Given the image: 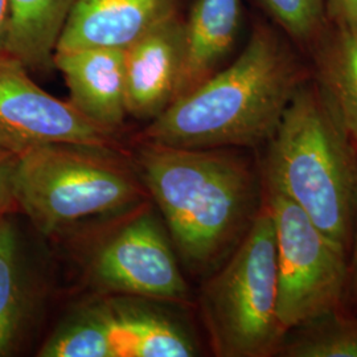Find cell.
Returning a JSON list of instances; mask_svg holds the SVG:
<instances>
[{
	"label": "cell",
	"instance_id": "6da1fadb",
	"mask_svg": "<svg viewBox=\"0 0 357 357\" xmlns=\"http://www.w3.org/2000/svg\"><path fill=\"white\" fill-rule=\"evenodd\" d=\"M306 81L291 50L257 24L240 56L149 122L137 141L180 149L257 147L271 139Z\"/></svg>",
	"mask_w": 357,
	"mask_h": 357
},
{
	"label": "cell",
	"instance_id": "7a4b0ae2",
	"mask_svg": "<svg viewBox=\"0 0 357 357\" xmlns=\"http://www.w3.org/2000/svg\"><path fill=\"white\" fill-rule=\"evenodd\" d=\"M135 167L166 221L176 255L204 271L240 243L255 218V176L225 149L139 142Z\"/></svg>",
	"mask_w": 357,
	"mask_h": 357
},
{
	"label": "cell",
	"instance_id": "3957f363",
	"mask_svg": "<svg viewBox=\"0 0 357 357\" xmlns=\"http://www.w3.org/2000/svg\"><path fill=\"white\" fill-rule=\"evenodd\" d=\"M354 146L318 82L305 81L268 141L265 167L268 191L293 200L345 250L355 221Z\"/></svg>",
	"mask_w": 357,
	"mask_h": 357
},
{
	"label": "cell",
	"instance_id": "277c9868",
	"mask_svg": "<svg viewBox=\"0 0 357 357\" xmlns=\"http://www.w3.org/2000/svg\"><path fill=\"white\" fill-rule=\"evenodd\" d=\"M13 196L17 211L45 236L138 209L149 193L121 150L53 143L17 155Z\"/></svg>",
	"mask_w": 357,
	"mask_h": 357
},
{
	"label": "cell",
	"instance_id": "5b68a950",
	"mask_svg": "<svg viewBox=\"0 0 357 357\" xmlns=\"http://www.w3.org/2000/svg\"><path fill=\"white\" fill-rule=\"evenodd\" d=\"M277 302L275 229L264 203L224 268L203 290V315L217 356L277 355L286 337Z\"/></svg>",
	"mask_w": 357,
	"mask_h": 357
},
{
	"label": "cell",
	"instance_id": "8992f818",
	"mask_svg": "<svg viewBox=\"0 0 357 357\" xmlns=\"http://www.w3.org/2000/svg\"><path fill=\"white\" fill-rule=\"evenodd\" d=\"M266 203L277 243V312L287 335L339 310L349 275L347 250L280 192L268 191Z\"/></svg>",
	"mask_w": 357,
	"mask_h": 357
},
{
	"label": "cell",
	"instance_id": "52a82bcc",
	"mask_svg": "<svg viewBox=\"0 0 357 357\" xmlns=\"http://www.w3.org/2000/svg\"><path fill=\"white\" fill-rule=\"evenodd\" d=\"M89 271L91 282L105 293L169 302H184L188 296L174 243L143 206L103 241Z\"/></svg>",
	"mask_w": 357,
	"mask_h": 357
},
{
	"label": "cell",
	"instance_id": "ba28073f",
	"mask_svg": "<svg viewBox=\"0 0 357 357\" xmlns=\"http://www.w3.org/2000/svg\"><path fill=\"white\" fill-rule=\"evenodd\" d=\"M53 143L122 150L119 138L85 118L69 101L40 88L19 60L0 53V149L20 155Z\"/></svg>",
	"mask_w": 357,
	"mask_h": 357
},
{
	"label": "cell",
	"instance_id": "9c48e42d",
	"mask_svg": "<svg viewBox=\"0 0 357 357\" xmlns=\"http://www.w3.org/2000/svg\"><path fill=\"white\" fill-rule=\"evenodd\" d=\"M184 60V15L155 26L125 48L128 113L151 122L175 101Z\"/></svg>",
	"mask_w": 357,
	"mask_h": 357
},
{
	"label": "cell",
	"instance_id": "30bf717a",
	"mask_svg": "<svg viewBox=\"0 0 357 357\" xmlns=\"http://www.w3.org/2000/svg\"><path fill=\"white\" fill-rule=\"evenodd\" d=\"M53 65L64 77L72 106L118 137L128 116L125 50L89 47L56 52Z\"/></svg>",
	"mask_w": 357,
	"mask_h": 357
},
{
	"label": "cell",
	"instance_id": "8fae6325",
	"mask_svg": "<svg viewBox=\"0 0 357 357\" xmlns=\"http://www.w3.org/2000/svg\"><path fill=\"white\" fill-rule=\"evenodd\" d=\"M183 1L76 0L56 52L89 47L125 50L155 26L180 15Z\"/></svg>",
	"mask_w": 357,
	"mask_h": 357
},
{
	"label": "cell",
	"instance_id": "7c38bea8",
	"mask_svg": "<svg viewBox=\"0 0 357 357\" xmlns=\"http://www.w3.org/2000/svg\"><path fill=\"white\" fill-rule=\"evenodd\" d=\"M243 0H193L184 16V60L175 101L220 70L236 45Z\"/></svg>",
	"mask_w": 357,
	"mask_h": 357
},
{
	"label": "cell",
	"instance_id": "4fadbf2b",
	"mask_svg": "<svg viewBox=\"0 0 357 357\" xmlns=\"http://www.w3.org/2000/svg\"><path fill=\"white\" fill-rule=\"evenodd\" d=\"M101 305L116 357H191L197 354L190 336L163 314L122 302Z\"/></svg>",
	"mask_w": 357,
	"mask_h": 357
},
{
	"label": "cell",
	"instance_id": "5bb4252c",
	"mask_svg": "<svg viewBox=\"0 0 357 357\" xmlns=\"http://www.w3.org/2000/svg\"><path fill=\"white\" fill-rule=\"evenodd\" d=\"M76 0H10L7 54L31 73L47 75L54 69L57 43Z\"/></svg>",
	"mask_w": 357,
	"mask_h": 357
},
{
	"label": "cell",
	"instance_id": "9a60e30c",
	"mask_svg": "<svg viewBox=\"0 0 357 357\" xmlns=\"http://www.w3.org/2000/svg\"><path fill=\"white\" fill-rule=\"evenodd\" d=\"M13 215L0 220V357L15 351L29 311L20 233Z\"/></svg>",
	"mask_w": 357,
	"mask_h": 357
},
{
	"label": "cell",
	"instance_id": "2e32d148",
	"mask_svg": "<svg viewBox=\"0 0 357 357\" xmlns=\"http://www.w3.org/2000/svg\"><path fill=\"white\" fill-rule=\"evenodd\" d=\"M318 85L357 147V31L337 28L317 56Z\"/></svg>",
	"mask_w": 357,
	"mask_h": 357
},
{
	"label": "cell",
	"instance_id": "e0dca14e",
	"mask_svg": "<svg viewBox=\"0 0 357 357\" xmlns=\"http://www.w3.org/2000/svg\"><path fill=\"white\" fill-rule=\"evenodd\" d=\"M40 357H115L100 303L84 308L52 333Z\"/></svg>",
	"mask_w": 357,
	"mask_h": 357
},
{
	"label": "cell",
	"instance_id": "ac0fdd59",
	"mask_svg": "<svg viewBox=\"0 0 357 357\" xmlns=\"http://www.w3.org/2000/svg\"><path fill=\"white\" fill-rule=\"evenodd\" d=\"M302 331L284 339L278 354L284 357H357V319L333 311L306 324Z\"/></svg>",
	"mask_w": 357,
	"mask_h": 357
},
{
	"label": "cell",
	"instance_id": "d6986e66",
	"mask_svg": "<svg viewBox=\"0 0 357 357\" xmlns=\"http://www.w3.org/2000/svg\"><path fill=\"white\" fill-rule=\"evenodd\" d=\"M277 23L299 41H311L320 31L323 0H259Z\"/></svg>",
	"mask_w": 357,
	"mask_h": 357
},
{
	"label": "cell",
	"instance_id": "ffe728a7",
	"mask_svg": "<svg viewBox=\"0 0 357 357\" xmlns=\"http://www.w3.org/2000/svg\"><path fill=\"white\" fill-rule=\"evenodd\" d=\"M17 155L0 149V220L17 211L13 196V176Z\"/></svg>",
	"mask_w": 357,
	"mask_h": 357
},
{
	"label": "cell",
	"instance_id": "44dd1931",
	"mask_svg": "<svg viewBox=\"0 0 357 357\" xmlns=\"http://www.w3.org/2000/svg\"><path fill=\"white\" fill-rule=\"evenodd\" d=\"M327 10L337 28L357 31V0H327Z\"/></svg>",
	"mask_w": 357,
	"mask_h": 357
},
{
	"label": "cell",
	"instance_id": "7402d4cb",
	"mask_svg": "<svg viewBox=\"0 0 357 357\" xmlns=\"http://www.w3.org/2000/svg\"><path fill=\"white\" fill-rule=\"evenodd\" d=\"M10 0H0V53L6 52V45L10 33Z\"/></svg>",
	"mask_w": 357,
	"mask_h": 357
},
{
	"label": "cell",
	"instance_id": "603a6c76",
	"mask_svg": "<svg viewBox=\"0 0 357 357\" xmlns=\"http://www.w3.org/2000/svg\"><path fill=\"white\" fill-rule=\"evenodd\" d=\"M354 229L355 234L352 237V240H355L354 245V259H352V266L349 268V289L354 301L357 303V190H356V202H355V221H354Z\"/></svg>",
	"mask_w": 357,
	"mask_h": 357
}]
</instances>
